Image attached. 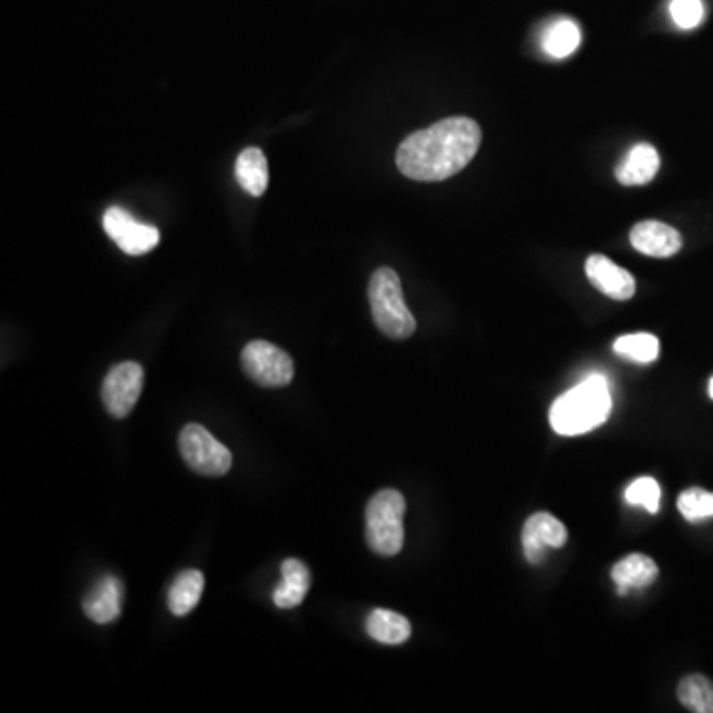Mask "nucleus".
I'll return each instance as SVG.
<instances>
[{
    "label": "nucleus",
    "mask_w": 713,
    "mask_h": 713,
    "mask_svg": "<svg viewBox=\"0 0 713 713\" xmlns=\"http://www.w3.org/2000/svg\"><path fill=\"white\" fill-rule=\"evenodd\" d=\"M479 143L478 123L470 117H448L409 135L397 151V167L413 180H446L468 165Z\"/></svg>",
    "instance_id": "1"
},
{
    "label": "nucleus",
    "mask_w": 713,
    "mask_h": 713,
    "mask_svg": "<svg viewBox=\"0 0 713 713\" xmlns=\"http://www.w3.org/2000/svg\"><path fill=\"white\" fill-rule=\"evenodd\" d=\"M611 411V385L606 377L597 373L553 402L549 411V423L561 436L587 435L606 423Z\"/></svg>",
    "instance_id": "2"
},
{
    "label": "nucleus",
    "mask_w": 713,
    "mask_h": 713,
    "mask_svg": "<svg viewBox=\"0 0 713 713\" xmlns=\"http://www.w3.org/2000/svg\"><path fill=\"white\" fill-rule=\"evenodd\" d=\"M368 303L375 325L390 339H409L416 322L402 298L399 274L390 267H379L368 282Z\"/></svg>",
    "instance_id": "3"
},
{
    "label": "nucleus",
    "mask_w": 713,
    "mask_h": 713,
    "mask_svg": "<svg viewBox=\"0 0 713 713\" xmlns=\"http://www.w3.org/2000/svg\"><path fill=\"white\" fill-rule=\"evenodd\" d=\"M404 513L406 502L401 491L380 490L367 503L365 525H367L368 549L383 558L397 555L404 543Z\"/></svg>",
    "instance_id": "4"
},
{
    "label": "nucleus",
    "mask_w": 713,
    "mask_h": 713,
    "mask_svg": "<svg viewBox=\"0 0 713 713\" xmlns=\"http://www.w3.org/2000/svg\"><path fill=\"white\" fill-rule=\"evenodd\" d=\"M178 450L189 468L202 476H224L233 468L230 450L201 424H187L180 430Z\"/></svg>",
    "instance_id": "5"
},
{
    "label": "nucleus",
    "mask_w": 713,
    "mask_h": 713,
    "mask_svg": "<svg viewBox=\"0 0 713 713\" xmlns=\"http://www.w3.org/2000/svg\"><path fill=\"white\" fill-rule=\"evenodd\" d=\"M242 368L250 379L267 389L288 387L296 375L293 359L284 349L262 339L245 347Z\"/></svg>",
    "instance_id": "6"
},
{
    "label": "nucleus",
    "mask_w": 713,
    "mask_h": 713,
    "mask_svg": "<svg viewBox=\"0 0 713 713\" xmlns=\"http://www.w3.org/2000/svg\"><path fill=\"white\" fill-rule=\"evenodd\" d=\"M143 383L146 373L139 363L125 361L115 365L101 385V401L105 411L112 414L113 418L129 416L141 397Z\"/></svg>",
    "instance_id": "7"
},
{
    "label": "nucleus",
    "mask_w": 713,
    "mask_h": 713,
    "mask_svg": "<svg viewBox=\"0 0 713 713\" xmlns=\"http://www.w3.org/2000/svg\"><path fill=\"white\" fill-rule=\"evenodd\" d=\"M103 230L129 257H141L159 245V230L151 224L139 223L127 211L112 207L103 214Z\"/></svg>",
    "instance_id": "8"
},
{
    "label": "nucleus",
    "mask_w": 713,
    "mask_h": 713,
    "mask_svg": "<svg viewBox=\"0 0 713 713\" xmlns=\"http://www.w3.org/2000/svg\"><path fill=\"white\" fill-rule=\"evenodd\" d=\"M567 527L559 522L555 515L551 513H534L524 525L522 534V543H524V553L531 565H537L543 555L547 547H559L567 543Z\"/></svg>",
    "instance_id": "9"
},
{
    "label": "nucleus",
    "mask_w": 713,
    "mask_h": 713,
    "mask_svg": "<svg viewBox=\"0 0 713 713\" xmlns=\"http://www.w3.org/2000/svg\"><path fill=\"white\" fill-rule=\"evenodd\" d=\"M585 272L592 286L613 300L626 301L635 296L636 282L633 274L614 264L611 258L592 254L587 260Z\"/></svg>",
    "instance_id": "10"
},
{
    "label": "nucleus",
    "mask_w": 713,
    "mask_h": 713,
    "mask_svg": "<svg viewBox=\"0 0 713 713\" xmlns=\"http://www.w3.org/2000/svg\"><path fill=\"white\" fill-rule=\"evenodd\" d=\"M630 245L645 257L670 258L680 252L681 236L668 224L645 221L630 230Z\"/></svg>",
    "instance_id": "11"
},
{
    "label": "nucleus",
    "mask_w": 713,
    "mask_h": 713,
    "mask_svg": "<svg viewBox=\"0 0 713 713\" xmlns=\"http://www.w3.org/2000/svg\"><path fill=\"white\" fill-rule=\"evenodd\" d=\"M122 580L112 575L103 577L93 585V589L84 599V613L96 624H110L122 614Z\"/></svg>",
    "instance_id": "12"
},
{
    "label": "nucleus",
    "mask_w": 713,
    "mask_h": 713,
    "mask_svg": "<svg viewBox=\"0 0 713 713\" xmlns=\"http://www.w3.org/2000/svg\"><path fill=\"white\" fill-rule=\"evenodd\" d=\"M658 168H660V155L656 149L648 143H638L626 153L623 163L616 167V178L621 185L638 187V185H647L656 177Z\"/></svg>",
    "instance_id": "13"
},
{
    "label": "nucleus",
    "mask_w": 713,
    "mask_h": 713,
    "mask_svg": "<svg viewBox=\"0 0 713 713\" xmlns=\"http://www.w3.org/2000/svg\"><path fill=\"white\" fill-rule=\"evenodd\" d=\"M282 577H284L282 585L274 591V604L278 609L300 606L312 587L310 568L298 559H286L282 563Z\"/></svg>",
    "instance_id": "14"
},
{
    "label": "nucleus",
    "mask_w": 713,
    "mask_h": 713,
    "mask_svg": "<svg viewBox=\"0 0 713 713\" xmlns=\"http://www.w3.org/2000/svg\"><path fill=\"white\" fill-rule=\"evenodd\" d=\"M611 577L618 589V595H626L630 589H645L656 580V563L648 555L633 553L614 565Z\"/></svg>",
    "instance_id": "15"
},
{
    "label": "nucleus",
    "mask_w": 713,
    "mask_h": 713,
    "mask_svg": "<svg viewBox=\"0 0 713 713\" xmlns=\"http://www.w3.org/2000/svg\"><path fill=\"white\" fill-rule=\"evenodd\" d=\"M365 630L375 642L390 645V647L406 642L413 635V626L409 623V618L387 609H375L368 614Z\"/></svg>",
    "instance_id": "16"
},
{
    "label": "nucleus",
    "mask_w": 713,
    "mask_h": 713,
    "mask_svg": "<svg viewBox=\"0 0 713 713\" xmlns=\"http://www.w3.org/2000/svg\"><path fill=\"white\" fill-rule=\"evenodd\" d=\"M236 180L252 197H262L267 189V161L262 149L246 147L236 159Z\"/></svg>",
    "instance_id": "17"
},
{
    "label": "nucleus",
    "mask_w": 713,
    "mask_h": 713,
    "mask_svg": "<svg viewBox=\"0 0 713 713\" xmlns=\"http://www.w3.org/2000/svg\"><path fill=\"white\" fill-rule=\"evenodd\" d=\"M202 591H204V577L201 571L197 568L183 571L168 589V611L175 616H187L201 601Z\"/></svg>",
    "instance_id": "18"
},
{
    "label": "nucleus",
    "mask_w": 713,
    "mask_h": 713,
    "mask_svg": "<svg viewBox=\"0 0 713 713\" xmlns=\"http://www.w3.org/2000/svg\"><path fill=\"white\" fill-rule=\"evenodd\" d=\"M541 45L551 58L571 57L580 45L579 26L568 18L558 21L547 26L546 33L541 36Z\"/></svg>",
    "instance_id": "19"
},
{
    "label": "nucleus",
    "mask_w": 713,
    "mask_h": 713,
    "mask_svg": "<svg viewBox=\"0 0 713 713\" xmlns=\"http://www.w3.org/2000/svg\"><path fill=\"white\" fill-rule=\"evenodd\" d=\"M678 700L696 713H713V681L702 674H690L678 686Z\"/></svg>",
    "instance_id": "20"
},
{
    "label": "nucleus",
    "mask_w": 713,
    "mask_h": 713,
    "mask_svg": "<svg viewBox=\"0 0 713 713\" xmlns=\"http://www.w3.org/2000/svg\"><path fill=\"white\" fill-rule=\"evenodd\" d=\"M614 351L635 363H652L660 355V341L652 334L623 335L614 341Z\"/></svg>",
    "instance_id": "21"
},
{
    "label": "nucleus",
    "mask_w": 713,
    "mask_h": 713,
    "mask_svg": "<svg viewBox=\"0 0 713 713\" xmlns=\"http://www.w3.org/2000/svg\"><path fill=\"white\" fill-rule=\"evenodd\" d=\"M678 510L688 522H702L713 517V491L702 488H690L681 491L678 498Z\"/></svg>",
    "instance_id": "22"
},
{
    "label": "nucleus",
    "mask_w": 713,
    "mask_h": 713,
    "mask_svg": "<svg viewBox=\"0 0 713 713\" xmlns=\"http://www.w3.org/2000/svg\"><path fill=\"white\" fill-rule=\"evenodd\" d=\"M626 503L636 505V508H645L648 513H656L660 510V498H662V490L660 484L654 478H638L626 488Z\"/></svg>",
    "instance_id": "23"
},
{
    "label": "nucleus",
    "mask_w": 713,
    "mask_h": 713,
    "mask_svg": "<svg viewBox=\"0 0 713 713\" xmlns=\"http://www.w3.org/2000/svg\"><path fill=\"white\" fill-rule=\"evenodd\" d=\"M670 14L681 30H691L703 21L702 0H672Z\"/></svg>",
    "instance_id": "24"
},
{
    "label": "nucleus",
    "mask_w": 713,
    "mask_h": 713,
    "mask_svg": "<svg viewBox=\"0 0 713 713\" xmlns=\"http://www.w3.org/2000/svg\"><path fill=\"white\" fill-rule=\"evenodd\" d=\"M708 392H710V397L713 399V377L712 380H710V389H708Z\"/></svg>",
    "instance_id": "25"
}]
</instances>
